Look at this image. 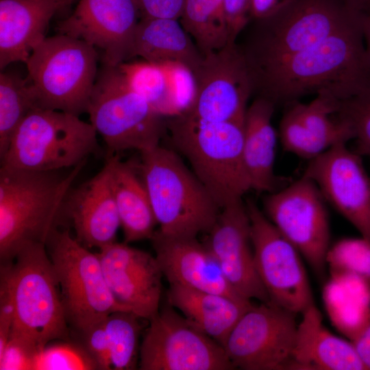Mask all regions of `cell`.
I'll use <instances>...</instances> for the list:
<instances>
[{
  "label": "cell",
  "mask_w": 370,
  "mask_h": 370,
  "mask_svg": "<svg viewBox=\"0 0 370 370\" xmlns=\"http://www.w3.org/2000/svg\"><path fill=\"white\" fill-rule=\"evenodd\" d=\"M362 28L365 45V54L370 69V14H362Z\"/></svg>",
  "instance_id": "obj_45"
},
{
  "label": "cell",
  "mask_w": 370,
  "mask_h": 370,
  "mask_svg": "<svg viewBox=\"0 0 370 370\" xmlns=\"http://www.w3.org/2000/svg\"><path fill=\"white\" fill-rule=\"evenodd\" d=\"M191 75L193 95L182 113L208 122H244L254 86L245 55L236 42L203 55Z\"/></svg>",
  "instance_id": "obj_11"
},
{
  "label": "cell",
  "mask_w": 370,
  "mask_h": 370,
  "mask_svg": "<svg viewBox=\"0 0 370 370\" xmlns=\"http://www.w3.org/2000/svg\"><path fill=\"white\" fill-rule=\"evenodd\" d=\"M351 342L365 369L370 370V322Z\"/></svg>",
  "instance_id": "obj_44"
},
{
  "label": "cell",
  "mask_w": 370,
  "mask_h": 370,
  "mask_svg": "<svg viewBox=\"0 0 370 370\" xmlns=\"http://www.w3.org/2000/svg\"><path fill=\"white\" fill-rule=\"evenodd\" d=\"M114 157H107L93 177L73 186L63 205L62 215L69 219L75 237L88 248L100 249L116 241L121 227L112 182Z\"/></svg>",
  "instance_id": "obj_20"
},
{
  "label": "cell",
  "mask_w": 370,
  "mask_h": 370,
  "mask_svg": "<svg viewBox=\"0 0 370 370\" xmlns=\"http://www.w3.org/2000/svg\"><path fill=\"white\" fill-rule=\"evenodd\" d=\"M39 108L26 77L3 71L0 74V158L5 153L16 130L27 115Z\"/></svg>",
  "instance_id": "obj_31"
},
{
  "label": "cell",
  "mask_w": 370,
  "mask_h": 370,
  "mask_svg": "<svg viewBox=\"0 0 370 370\" xmlns=\"http://www.w3.org/2000/svg\"><path fill=\"white\" fill-rule=\"evenodd\" d=\"M325 199L317 184L303 175L264 199V214L278 230L322 277L330 248Z\"/></svg>",
  "instance_id": "obj_12"
},
{
  "label": "cell",
  "mask_w": 370,
  "mask_h": 370,
  "mask_svg": "<svg viewBox=\"0 0 370 370\" xmlns=\"http://www.w3.org/2000/svg\"><path fill=\"white\" fill-rule=\"evenodd\" d=\"M86 162L70 169L34 171L0 168V257L14 260L31 243H46L62 216L63 205Z\"/></svg>",
  "instance_id": "obj_2"
},
{
  "label": "cell",
  "mask_w": 370,
  "mask_h": 370,
  "mask_svg": "<svg viewBox=\"0 0 370 370\" xmlns=\"http://www.w3.org/2000/svg\"><path fill=\"white\" fill-rule=\"evenodd\" d=\"M280 137L286 151L309 160L330 148L309 131L290 108L281 119Z\"/></svg>",
  "instance_id": "obj_36"
},
{
  "label": "cell",
  "mask_w": 370,
  "mask_h": 370,
  "mask_svg": "<svg viewBox=\"0 0 370 370\" xmlns=\"http://www.w3.org/2000/svg\"><path fill=\"white\" fill-rule=\"evenodd\" d=\"M166 126L173 145L220 208L252 190L243 156V123L208 122L182 112Z\"/></svg>",
  "instance_id": "obj_3"
},
{
  "label": "cell",
  "mask_w": 370,
  "mask_h": 370,
  "mask_svg": "<svg viewBox=\"0 0 370 370\" xmlns=\"http://www.w3.org/2000/svg\"><path fill=\"white\" fill-rule=\"evenodd\" d=\"M53 1L60 5L61 10L69 6L73 1V0H53Z\"/></svg>",
  "instance_id": "obj_47"
},
{
  "label": "cell",
  "mask_w": 370,
  "mask_h": 370,
  "mask_svg": "<svg viewBox=\"0 0 370 370\" xmlns=\"http://www.w3.org/2000/svg\"><path fill=\"white\" fill-rule=\"evenodd\" d=\"M245 204L255 267L270 301L301 314L314 304L301 254L256 203Z\"/></svg>",
  "instance_id": "obj_13"
},
{
  "label": "cell",
  "mask_w": 370,
  "mask_h": 370,
  "mask_svg": "<svg viewBox=\"0 0 370 370\" xmlns=\"http://www.w3.org/2000/svg\"><path fill=\"white\" fill-rule=\"evenodd\" d=\"M100 153L90 123L68 112L37 108L14 133L1 166L34 171L70 169Z\"/></svg>",
  "instance_id": "obj_6"
},
{
  "label": "cell",
  "mask_w": 370,
  "mask_h": 370,
  "mask_svg": "<svg viewBox=\"0 0 370 370\" xmlns=\"http://www.w3.org/2000/svg\"><path fill=\"white\" fill-rule=\"evenodd\" d=\"M177 19L140 18L138 22L131 58L149 62L173 63L193 71L203 55Z\"/></svg>",
  "instance_id": "obj_26"
},
{
  "label": "cell",
  "mask_w": 370,
  "mask_h": 370,
  "mask_svg": "<svg viewBox=\"0 0 370 370\" xmlns=\"http://www.w3.org/2000/svg\"><path fill=\"white\" fill-rule=\"evenodd\" d=\"M295 0H251V15L255 20L271 16Z\"/></svg>",
  "instance_id": "obj_43"
},
{
  "label": "cell",
  "mask_w": 370,
  "mask_h": 370,
  "mask_svg": "<svg viewBox=\"0 0 370 370\" xmlns=\"http://www.w3.org/2000/svg\"><path fill=\"white\" fill-rule=\"evenodd\" d=\"M350 10L362 14H370V0H342Z\"/></svg>",
  "instance_id": "obj_46"
},
{
  "label": "cell",
  "mask_w": 370,
  "mask_h": 370,
  "mask_svg": "<svg viewBox=\"0 0 370 370\" xmlns=\"http://www.w3.org/2000/svg\"><path fill=\"white\" fill-rule=\"evenodd\" d=\"M9 269L15 315L10 334L38 349L68 336L67 320L56 275L45 243L24 245Z\"/></svg>",
  "instance_id": "obj_9"
},
{
  "label": "cell",
  "mask_w": 370,
  "mask_h": 370,
  "mask_svg": "<svg viewBox=\"0 0 370 370\" xmlns=\"http://www.w3.org/2000/svg\"><path fill=\"white\" fill-rule=\"evenodd\" d=\"M204 243L226 279L243 297L271 302L254 264L250 220L243 200L220 209Z\"/></svg>",
  "instance_id": "obj_19"
},
{
  "label": "cell",
  "mask_w": 370,
  "mask_h": 370,
  "mask_svg": "<svg viewBox=\"0 0 370 370\" xmlns=\"http://www.w3.org/2000/svg\"><path fill=\"white\" fill-rule=\"evenodd\" d=\"M338 99L325 92L317 94L310 103L297 101L290 108L315 136L330 148L353 140V132L345 121L335 114Z\"/></svg>",
  "instance_id": "obj_32"
},
{
  "label": "cell",
  "mask_w": 370,
  "mask_h": 370,
  "mask_svg": "<svg viewBox=\"0 0 370 370\" xmlns=\"http://www.w3.org/2000/svg\"><path fill=\"white\" fill-rule=\"evenodd\" d=\"M335 114L351 128L355 151L370 157V82L354 95L338 99Z\"/></svg>",
  "instance_id": "obj_34"
},
{
  "label": "cell",
  "mask_w": 370,
  "mask_h": 370,
  "mask_svg": "<svg viewBox=\"0 0 370 370\" xmlns=\"http://www.w3.org/2000/svg\"><path fill=\"white\" fill-rule=\"evenodd\" d=\"M140 155L136 165L159 226L156 232L169 238L208 232L221 208L177 153L159 145Z\"/></svg>",
  "instance_id": "obj_4"
},
{
  "label": "cell",
  "mask_w": 370,
  "mask_h": 370,
  "mask_svg": "<svg viewBox=\"0 0 370 370\" xmlns=\"http://www.w3.org/2000/svg\"><path fill=\"white\" fill-rule=\"evenodd\" d=\"M180 19L202 55L228 42L223 0H185Z\"/></svg>",
  "instance_id": "obj_30"
},
{
  "label": "cell",
  "mask_w": 370,
  "mask_h": 370,
  "mask_svg": "<svg viewBox=\"0 0 370 370\" xmlns=\"http://www.w3.org/2000/svg\"><path fill=\"white\" fill-rule=\"evenodd\" d=\"M40 351L29 341L10 334L0 350V370H34Z\"/></svg>",
  "instance_id": "obj_38"
},
{
  "label": "cell",
  "mask_w": 370,
  "mask_h": 370,
  "mask_svg": "<svg viewBox=\"0 0 370 370\" xmlns=\"http://www.w3.org/2000/svg\"><path fill=\"white\" fill-rule=\"evenodd\" d=\"M362 16L308 48L252 73L254 92L275 105L323 92L338 99L358 93L370 82Z\"/></svg>",
  "instance_id": "obj_1"
},
{
  "label": "cell",
  "mask_w": 370,
  "mask_h": 370,
  "mask_svg": "<svg viewBox=\"0 0 370 370\" xmlns=\"http://www.w3.org/2000/svg\"><path fill=\"white\" fill-rule=\"evenodd\" d=\"M97 60L96 48L83 40L60 33L46 37L25 63L38 107L86 113Z\"/></svg>",
  "instance_id": "obj_8"
},
{
  "label": "cell",
  "mask_w": 370,
  "mask_h": 370,
  "mask_svg": "<svg viewBox=\"0 0 370 370\" xmlns=\"http://www.w3.org/2000/svg\"><path fill=\"white\" fill-rule=\"evenodd\" d=\"M139 351L141 370L234 369L224 347L171 306L149 319Z\"/></svg>",
  "instance_id": "obj_14"
},
{
  "label": "cell",
  "mask_w": 370,
  "mask_h": 370,
  "mask_svg": "<svg viewBox=\"0 0 370 370\" xmlns=\"http://www.w3.org/2000/svg\"><path fill=\"white\" fill-rule=\"evenodd\" d=\"M105 319L81 333L83 336L84 348L95 362L97 369L109 370L112 369V365Z\"/></svg>",
  "instance_id": "obj_39"
},
{
  "label": "cell",
  "mask_w": 370,
  "mask_h": 370,
  "mask_svg": "<svg viewBox=\"0 0 370 370\" xmlns=\"http://www.w3.org/2000/svg\"><path fill=\"white\" fill-rule=\"evenodd\" d=\"M45 245L67 322L77 330L85 331L114 312L130 311L112 294L97 253L90 252L68 230L54 228Z\"/></svg>",
  "instance_id": "obj_10"
},
{
  "label": "cell",
  "mask_w": 370,
  "mask_h": 370,
  "mask_svg": "<svg viewBox=\"0 0 370 370\" xmlns=\"http://www.w3.org/2000/svg\"><path fill=\"white\" fill-rule=\"evenodd\" d=\"M151 240L162 274L169 284L249 300L233 288L212 254L197 238H169L156 230Z\"/></svg>",
  "instance_id": "obj_21"
},
{
  "label": "cell",
  "mask_w": 370,
  "mask_h": 370,
  "mask_svg": "<svg viewBox=\"0 0 370 370\" xmlns=\"http://www.w3.org/2000/svg\"><path fill=\"white\" fill-rule=\"evenodd\" d=\"M140 18L180 19L185 0H134Z\"/></svg>",
  "instance_id": "obj_42"
},
{
  "label": "cell",
  "mask_w": 370,
  "mask_h": 370,
  "mask_svg": "<svg viewBox=\"0 0 370 370\" xmlns=\"http://www.w3.org/2000/svg\"><path fill=\"white\" fill-rule=\"evenodd\" d=\"M140 317L130 311H116L105 319L112 369L131 370L139 358Z\"/></svg>",
  "instance_id": "obj_33"
},
{
  "label": "cell",
  "mask_w": 370,
  "mask_h": 370,
  "mask_svg": "<svg viewBox=\"0 0 370 370\" xmlns=\"http://www.w3.org/2000/svg\"><path fill=\"white\" fill-rule=\"evenodd\" d=\"M117 66L130 86L162 116H171L181 112L166 65L143 60L124 62Z\"/></svg>",
  "instance_id": "obj_29"
},
{
  "label": "cell",
  "mask_w": 370,
  "mask_h": 370,
  "mask_svg": "<svg viewBox=\"0 0 370 370\" xmlns=\"http://www.w3.org/2000/svg\"><path fill=\"white\" fill-rule=\"evenodd\" d=\"M301 315L289 369L366 370L352 343L334 335L324 326L314 304Z\"/></svg>",
  "instance_id": "obj_23"
},
{
  "label": "cell",
  "mask_w": 370,
  "mask_h": 370,
  "mask_svg": "<svg viewBox=\"0 0 370 370\" xmlns=\"http://www.w3.org/2000/svg\"><path fill=\"white\" fill-rule=\"evenodd\" d=\"M166 297L170 306L180 310L193 325L223 347L236 323L253 306L249 300H237L176 284H169Z\"/></svg>",
  "instance_id": "obj_25"
},
{
  "label": "cell",
  "mask_w": 370,
  "mask_h": 370,
  "mask_svg": "<svg viewBox=\"0 0 370 370\" xmlns=\"http://www.w3.org/2000/svg\"><path fill=\"white\" fill-rule=\"evenodd\" d=\"M92 370L97 367L84 347L69 343L48 345L38 354L34 370Z\"/></svg>",
  "instance_id": "obj_37"
},
{
  "label": "cell",
  "mask_w": 370,
  "mask_h": 370,
  "mask_svg": "<svg viewBox=\"0 0 370 370\" xmlns=\"http://www.w3.org/2000/svg\"><path fill=\"white\" fill-rule=\"evenodd\" d=\"M304 175L318 186L328 201L370 241V175L362 156L347 143L332 146L310 160Z\"/></svg>",
  "instance_id": "obj_16"
},
{
  "label": "cell",
  "mask_w": 370,
  "mask_h": 370,
  "mask_svg": "<svg viewBox=\"0 0 370 370\" xmlns=\"http://www.w3.org/2000/svg\"><path fill=\"white\" fill-rule=\"evenodd\" d=\"M86 113L107 157L153 149L166 128L164 116L130 86L118 66L103 64L99 71Z\"/></svg>",
  "instance_id": "obj_7"
},
{
  "label": "cell",
  "mask_w": 370,
  "mask_h": 370,
  "mask_svg": "<svg viewBox=\"0 0 370 370\" xmlns=\"http://www.w3.org/2000/svg\"><path fill=\"white\" fill-rule=\"evenodd\" d=\"M112 182L124 242L151 239L157 222L136 165L114 155Z\"/></svg>",
  "instance_id": "obj_27"
},
{
  "label": "cell",
  "mask_w": 370,
  "mask_h": 370,
  "mask_svg": "<svg viewBox=\"0 0 370 370\" xmlns=\"http://www.w3.org/2000/svg\"><path fill=\"white\" fill-rule=\"evenodd\" d=\"M275 104L258 97L247 107L243 122V156L252 190L271 193L287 184L275 175L276 133L271 123Z\"/></svg>",
  "instance_id": "obj_24"
},
{
  "label": "cell",
  "mask_w": 370,
  "mask_h": 370,
  "mask_svg": "<svg viewBox=\"0 0 370 370\" xmlns=\"http://www.w3.org/2000/svg\"><path fill=\"white\" fill-rule=\"evenodd\" d=\"M326 264L331 273H349L370 282V241L360 238H345L330 247Z\"/></svg>",
  "instance_id": "obj_35"
},
{
  "label": "cell",
  "mask_w": 370,
  "mask_h": 370,
  "mask_svg": "<svg viewBox=\"0 0 370 370\" xmlns=\"http://www.w3.org/2000/svg\"><path fill=\"white\" fill-rule=\"evenodd\" d=\"M97 254L117 302L140 318L153 317L159 310L163 275L156 256L116 241Z\"/></svg>",
  "instance_id": "obj_18"
},
{
  "label": "cell",
  "mask_w": 370,
  "mask_h": 370,
  "mask_svg": "<svg viewBox=\"0 0 370 370\" xmlns=\"http://www.w3.org/2000/svg\"><path fill=\"white\" fill-rule=\"evenodd\" d=\"M323 297L333 324L350 341L370 322V282L360 276L331 273Z\"/></svg>",
  "instance_id": "obj_28"
},
{
  "label": "cell",
  "mask_w": 370,
  "mask_h": 370,
  "mask_svg": "<svg viewBox=\"0 0 370 370\" xmlns=\"http://www.w3.org/2000/svg\"><path fill=\"white\" fill-rule=\"evenodd\" d=\"M360 14L342 0H295L256 20L247 41L240 46L250 74L320 42Z\"/></svg>",
  "instance_id": "obj_5"
},
{
  "label": "cell",
  "mask_w": 370,
  "mask_h": 370,
  "mask_svg": "<svg viewBox=\"0 0 370 370\" xmlns=\"http://www.w3.org/2000/svg\"><path fill=\"white\" fill-rule=\"evenodd\" d=\"M61 10L53 0H0V69L28 58Z\"/></svg>",
  "instance_id": "obj_22"
},
{
  "label": "cell",
  "mask_w": 370,
  "mask_h": 370,
  "mask_svg": "<svg viewBox=\"0 0 370 370\" xmlns=\"http://www.w3.org/2000/svg\"><path fill=\"white\" fill-rule=\"evenodd\" d=\"M138 18L134 0H79L58 29L101 49L103 64L117 66L131 58Z\"/></svg>",
  "instance_id": "obj_17"
},
{
  "label": "cell",
  "mask_w": 370,
  "mask_h": 370,
  "mask_svg": "<svg viewBox=\"0 0 370 370\" xmlns=\"http://www.w3.org/2000/svg\"><path fill=\"white\" fill-rule=\"evenodd\" d=\"M228 42H236L242 30L252 18L251 0H223Z\"/></svg>",
  "instance_id": "obj_41"
},
{
  "label": "cell",
  "mask_w": 370,
  "mask_h": 370,
  "mask_svg": "<svg viewBox=\"0 0 370 370\" xmlns=\"http://www.w3.org/2000/svg\"><path fill=\"white\" fill-rule=\"evenodd\" d=\"M297 314L272 302H261L248 309L223 346L234 369H289Z\"/></svg>",
  "instance_id": "obj_15"
},
{
  "label": "cell",
  "mask_w": 370,
  "mask_h": 370,
  "mask_svg": "<svg viewBox=\"0 0 370 370\" xmlns=\"http://www.w3.org/2000/svg\"><path fill=\"white\" fill-rule=\"evenodd\" d=\"M15 315L11 279L7 263H1L0 275V350L9 338Z\"/></svg>",
  "instance_id": "obj_40"
}]
</instances>
